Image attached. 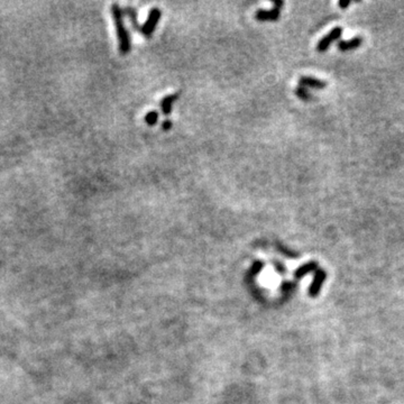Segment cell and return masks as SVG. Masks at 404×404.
Here are the masks:
<instances>
[{"mask_svg":"<svg viewBox=\"0 0 404 404\" xmlns=\"http://www.w3.org/2000/svg\"><path fill=\"white\" fill-rule=\"evenodd\" d=\"M111 14H112V20H114V22H115L117 39H118L119 51L122 54H128L130 51L131 43H130L129 33H128L127 28L125 27L123 11L122 9H120V7L115 3V5H112L111 7Z\"/></svg>","mask_w":404,"mask_h":404,"instance_id":"6da1fadb","label":"cell"},{"mask_svg":"<svg viewBox=\"0 0 404 404\" xmlns=\"http://www.w3.org/2000/svg\"><path fill=\"white\" fill-rule=\"evenodd\" d=\"M161 16H162V11L160 8L154 7V8L150 9L149 14V18H147L146 21L144 22V25L141 26V33L145 37H147V39L152 36V34L155 32V28L158 24V21H160Z\"/></svg>","mask_w":404,"mask_h":404,"instance_id":"7a4b0ae2","label":"cell"},{"mask_svg":"<svg viewBox=\"0 0 404 404\" xmlns=\"http://www.w3.org/2000/svg\"><path fill=\"white\" fill-rule=\"evenodd\" d=\"M341 35H342V28L335 27L331 32L328 33L326 36L322 37V39L319 41L318 45H317V50H318V52L327 51L334 42H336L338 39H340Z\"/></svg>","mask_w":404,"mask_h":404,"instance_id":"3957f363","label":"cell"},{"mask_svg":"<svg viewBox=\"0 0 404 404\" xmlns=\"http://www.w3.org/2000/svg\"><path fill=\"white\" fill-rule=\"evenodd\" d=\"M281 16V8L273 7L270 10L258 9L255 13V18L258 21H276Z\"/></svg>","mask_w":404,"mask_h":404,"instance_id":"277c9868","label":"cell"},{"mask_svg":"<svg viewBox=\"0 0 404 404\" xmlns=\"http://www.w3.org/2000/svg\"><path fill=\"white\" fill-rule=\"evenodd\" d=\"M299 83L301 86H310V88L315 89H323L327 86V82L320 80V79H316L312 77H301Z\"/></svg>","mask_w":404,"mask_h":404,"instance_id":"5b68a950","label":"cell"},{"mask_svg":"<svg viewBox=\"0 0 404 404\" xmlns=\"http://www.w3.org/2000/svg\"><path fill=\"white\" fill-rule=\"evenodd\" d=\"M361 43H363V39L360 36H356L354 37V39L349 40V41H340L338 43V48L342 52H347V51H352L355 50V48L360 47Z\"/></svg>","mask_w":404,"mask_h":404,"instance_id":"8992f818","label":"cell"},{"mask_svg":"<svg viewBox=\"0 0 404 404\" xmlns=\"http://www.w3.org/2000/svg\"><path fill=\"white\" fill-rule=\"evenodd\" d=\"M177 98H179V93H172V94H169V96L164 97L163 99L161 101V109H162V112H163L164 115H170L172 112V107L173 105H174L175 101L177 100Z\"/></svg>","mask_w":404,"mask_h":404,"instance_id":"52a82bcc","label":"cell"},{"mask_svg":"<svg viewBox=\"0 0 404 404\" xmlns=\"http://www.w3.org/2000/svg\"><path fill=\"white\" fill-rule=\"evenodd\" d=\"M324 277H326V273L322 270H318L317 271V274H316V278H315V282H313L312 284V288H311V294L312 296H316L317 293H318V291L320 289V286L324 281Z\"/></svg>","mask_w":404,"mask_h":404,"instance_id":"ba28073f","label":"cell"},{"mask_svg":"<svg viewBox=\"0 0 404 404\" xmlns=\"http://www.w3.org/2000/svg\"><path fill=\"white\" fill-rule=\"evenodd\" d=\"M125 13L129 17V21L131 22V25H133V28L136 29V31H141V26H139L137 20V13H136V10L133 7H127V8L125 9Z\"/></svg>","mask_w":404,"mask_h":404,"instance_id":"9c48e42d","label":"cell"},{"mask_svg":"<svg viewBox=\"0 0 404 404\" xmlns=\"http://www.w3.org/2000/svg\"><path fill=\"white\" fill-rule=\"evenodd\" d=\"M296 94L300 98L301 100H304V101H310L312 98L310 92L307 90V88H304V86H301V85L298 86V88L296 89Z\"/></svg>","mask_w":404,"mask_h":404,"instance_id":"30bf717a","label":"cell"},{"mask_svg":"<svg viewBox=\"0 0 404 404\" xmlns=\"http://www.w3.org/2000/svg\"><path fill=\"white\" fill-rule=\"evenodd\" d=\"M157 120H158V112L155 110L147 112L145 116V123L147 125H149V126L155 125L157 123Z\"/></svg>","mask_w":404,"mask_h":404,"instance_id":"8fae6325","label":"cell"},{"mask_svg":"<svg viewBox=\"0 0 404 404\" xmlns=\"http://www.w3.org/2000/svg\"><path fill=\"white\" fill-rule=\"evenodd\" d=\"M317 267V263H309V264H307V265H304V266H302V267H300V270L298 271V275H302V274H305V273H308V272H310L311 270H315Z\"/></svg>","mask_w":404,"mask_h":404,"instance_id":"7c38bea8","label":"cell"},{"mask_svg":"<svg viewBox=\"0 0 404 404\" xmlns=\"http://www.w3.org/2000/svg\"><path fill=\"white\" fill-rule=\"evenodd\" d=\"M171 128H172L171 120H165V122H163V124H162V129L163 130H170Z\"/></svg>","mask_w":404,"mask_h":404,"instance_id":"4fadbf2b","label":"cell"},{"mask_svg":"<svg viewBox=\"0 0 404 404\" xmlns=\"http://www.w3.org/2000/svg\"><path fill=\"white\" fill-rule=\"evenodd\" d=\"M350 3H352V1H350V0H341V1H339V7H340V8H342V9H345V8H347V7H348Z\"/></svg>","mask_w":404,"mask_h":404,"instance_id":"5bb4252c","label":"cell"}]
</instances>
